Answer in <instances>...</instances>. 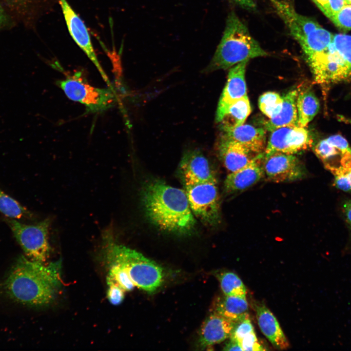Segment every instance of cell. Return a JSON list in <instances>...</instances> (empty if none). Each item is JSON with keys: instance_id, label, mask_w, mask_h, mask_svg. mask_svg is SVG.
I'll return each mask as SVG.
<instances>
[{"instance_id": "cell-29", "label": "cell", "mask_w": 351, "mask_h": 351, "mask_svg": "<svg viewBox=\"0 0 351 351\" xmlns=\"http://www.w3.org/2000/svg\"><path fill=\"white\" fill-rule=\"evenodd\" d=\"M254 332V328L248 312L234 322L230 338L239 342L246 335Z\"/></svg>"}, {"instance_id": "cell-15", "label": "cell", "mask_w": 351, "mask_h": 351, "mask_svg": "<svg viewBox=\"0 0 351 351\" xmlns=\"http://www.w3.org/2000/svg\"><path fill=\"white\" fill-rule=\"evenodd\" d=\"M263 156L264 152L259 154L244 167L229 173L224 183L226 192L234 193L244 191L263 179L265 176Z\"/></svg>"}, {"instance_id": "cell-20", "label": "cell", "mask_w": 351, "mask_h": 351, "mask_svg": "<svg viewBox=\"0 0 351 351\" xmlns=\"http://www.w3.org/2000/svg\"><path fill=\"white\" fill-rule=\"evenodd\" d=\"M298 91H290L283 97L282 107L275 117L269 118L264 123V129L270 132L283 126L298 125L296 99Z\"/></svg>"}, {"instance_id": "cell-8", "label": "cell", "mask_w": 351, "mask_h": 351, "mask_svg": "<svg viewBox=\"0 0 351 351\" xmlns=\"http://www.w3.org/2000/svg\"><path fill=\"white\" fill-rule=\"evenodd\" d=\"M313 151L325 168L334 176L351 171V148L342 136L335 135L320 140Z\"/></svg>"}, {"instance_id": "cell-38", "label": "cell", "mask_w": 351, "mask_h": 351, "mask_svg": "<svg viewBox=\"0 0 351 351\" xmlns=\"http://www.w3.org/2000/svg\"><path fill=\"white\" fill-rule=\"evenodd\" d=\"M320 10L326 14L327 10L329 0H312Z\"/></svg>"}, {"instance_id": "cell-16", "label": "cell", "mask_w": 351, "mask_h": 351, "mask_svg": "<svg viewBox=\"0 0 351 351\" xmlns=\"http://www.w3.org/2000/svg\"><path fill=\"white\" fill-rule=\"evenodd\" d=\"M234 322L212 312L203 322L199 333V347L204 349L229 338Z\"/></svg>"}, {"instance_id": "cell-21", "label": "cell", "mask_w": 351, "mask_h": 351, "mask_svg": "<svg viewBox=\"0 0 351 351\" xmlns=\"http://www.w3.org/2000/svg\"><path fill=\"white\" fill-rule=\"evenodd\" d=\"M248 308L246 297L224 294L214 300L213 312L235 322L248 313Z\"/></svg>"}, {"instance_id": "cell-39", "label": "cell", "mask_w": 351, "mask_h": 351, "mask_svg": "<svg viewBox=\"0 0 351 351\" xmlns=\"http://www.w3.org/2000/svg\"><path fill=\"white\" fill-rule=\"evenodd\" d=\"M4 20V15L3 14L2 10L0 7V24Z\"/></svg>"}, {"instance_id": "cell-34", "label": "cell", "mask_w": 351, "mask_h": 351, "mask_svg": "<svg viewBox=\"0 0 351 351\" xmlns=\"http://www.w3.org/2000/svg\"><path fill=\"white\" fill-rule=\"evenodd\" d=\"M335 186L344 191L351 190V180L347 174L336 176L334 180Z\"/></svg>"}, {"instance_id": "cell-6", "label": "cell", "mask_w": 351, "mask_h": 351, "mask_svg": "<svg viewBox=\"0 0 351 351\" xmlns=\"http://www.w3.org/2000/svg\"><path fill=\"white\" fill-rule=\"evenodd\" d=\"M6 222L27 258L44 263L49 257L50 250L48 235L51 218H46L31 225L11 218H7Z\"/></svg>"}, {"instance_id": "cell-4", "label": "cell", "mask_w": 351, "mask_h": 351, "mask_svg": "<svg viewBox=\"0 0 351 351\" xmlns=\"http://www.w3.org/2000/svg\"><path fill=\"white\" fill-rule=\"evenodd\" d=\"M104 253L109 264H117L123 268L135 286L153 292L163 281L162 268L141 253L115 242L110 229L103 234Z\"/></svg>"}, {"instance_id": "cell-13", "label": "cell", "mask_w": 351, "mask_h": 351, "mask_svg": "<svg viewBox=\"0 0 351 351\" xmlns=\"http://www.w3.org/2000/svg\"><path fill=\"white\" fill-rule=\"evenodd\" d=\"M248 61H243L230 70L226 85L218 104L216 114L217 122L221 121L233 103L247 96L245 74Z\"/></svg>"}, {"instance_id": "cell-37", "label": "cell", "mask_w": 351, "mask_h": 351, "mask_svg": "<svg viewBox=\"0 0 351 351\" xmlns=\"http://www.w3.org/2000/svg\"><path fill=\"white\" fill-rule=\"evenodd\" d=\"M343 210L347 222L351 228V200L344 204Z\"/></svg>"}, {"instance_id": "cell-19", "label": "cell", "mask_w": 351, "mask_h": 351, "mask_svg": "<svg viewBox=\"0 0 351 351\" xmlns=\"http://www.w3.org/2000/svg\"><path fill=\"white\" fill-rule=\"evenodd\" d=\"M254 310L259 327L271 343L278 350L288 348L289 342L271 311L262 304L255 305Z\"/></svg>"}, {"instance_id": "cell-40", "label": "cell", "mask_w": 351, "mask_h": 351, "mask_svg": "<svg viewBox=\"0 0 351 351\" xmlns=\"http://www.w3.org/2000/svg\"><path fill=\"white\" fill-rule=\"evenodd\" d=\"M339 118L341 119V120L344 121V122H346L347 123H348L351 124V121L348 119L347 118H345V117H340Z\"/></svg>"}, {"instance_id": "cell-18", "label": "cell", "mask_w": 351, "mask_h": 351, "mask_svg": "<svg viewBox=\"0 0 351 351\" xmlns=\"http://www.w3.org/2000/svg\"><path fill=\"white\" fill-rule=\"evenodd\" d=\"M218 154L220 160L229 173L244 167L258 155L243 145L223 136L218 145Z\"/></svg>"}, {"instance_id": "cell-14", "label": "cell", "mask_w": 351, "mask_h": 351, "mask_svg": "<svg viewBox=\"0 0 351 351\" xmlns=\"http://www.w3.org/2000/svg\"><path fill=\"white\" fill-rule=\"evenodd\" d=\"M179 171L184 185L216 179L208 160L198 150L185 154L180 162Z\"/></svg>"}, {"instance_id": "cell-31", "label": "cell", "mask_w": 351, "mask_h": 351, "mask_svg": "<svg viewBox=\"0 0 351 351\" xmlns=\"http://www.w3.org/2000/svg\"><path fill=\"white\" fill-rule=\"evenodd\" d=\"M107 283L108 286L107 297L109 302L114 305L121 304L124 298L125 291L108 276Z\"/></svg>"}, {"instance_id": "cell-17", "label": "cell", "mask_w": 351, "mask_h": 351, "mask_svg": "<svg viewBox=\"0 0 351 351\" xmlns=\"http://www.w3.org/2000/svg\"><path fill=\"white\" fill-rule=\"evenodd\" d=\"M222 136L237 142L256 154L266 148L265 129L250 124H242L234 128L222 129Z\"/></svg>"}, {"instance_id": "cell-36", "label": "cell", "mask_w": 351, "mask_h": 351, "mask_svg": "<svg viewBox=\"0 0 351 351\" xmlns=\"http://www.w3.org/2000/svg\"><path fill=\"white\" fill-rule=\"evenodd\" d=\"M230 340L225 344L223 350L225 351H242L239 342L233 339L229 338Z\"/></svg>"}, {"instance_id": "cell-7", "label": "cell", "mask_w": 351, "mask_h": 351, "mask_svg": "<svg viewBox=\"0 0 351 351\" xmlns=\"http://www.w3.org/2000/svg\"><path fill=\"white\" fill-rule=\"evenodd\" d=\"M216 179L185 184L186 193L191 211L203 223L211 226L220 222V200Z\"/></svg>"}, {"instance_id": "cell-1", "label": "cell", "mask_w": 351, "mask_h": 351, "mask_svg": "<svg viewBox=\"0 0 351 351\" xmlns=\"http://www.w3.org/2000/svg\"><path fill=\"white\" fill-rule=\"evenodd\" d=\"M61 261L44 265L23 256L11 270L4 284L5 292L16 302L30 306L50 303L61 285Z\"/></svg>"}, {"instance_id": "cell-10", "label": "cell", "mask_w": 351, "mask_h": 351, "mask_svg": "<svg viewBox=\"0 0 351 351\" xmlns=\"http://www.w3.org/2000/svg\"><path fill=\"white\" fill-rule=\"evenodd\" d=\"M264 152L294 155L308 149L312 139L306 127L286 126L272 131Z\"/></svg>"}, {"instance_id": "cell-42", "label": "cell", "mask_w": 351, "mask_h": 351, "mask_svg": "<svg viewBox=\"0 0 351 351\" xmlns=\"http://www.w3.org/2000/svg\"><path fill=\"white\" fill-rule=\"evenodd\" d=\"M348 176H349L350 179L351 180V171L347 173Z\"/></svg>"}, {"instance_id": "cell-30", "label": "cell", "mask_w": 351, "mask_h": 351, "mask_svg": "<svg viewBox=\"0 0 351 351\" xmlns=\"http://www.w3.org/2000/svg\"><path fill=\"white\" fill-rule=\"evenodd\" d=\"M338 28L344 30L351 29V4H346L331 19Z\"/></svg>"}, {"instance_id": "cell-35", "label": "cell", "mask_w": 351, "mask_h": 351, "mask_svg": "<svg viewBox=\"0 0 351 351\" xmlns=\"http://www.w3.org/2000/svg\"><path fill=\"white\" fill-rule=\"evenodd\" d=\"M231 2L248 11L256 9V0H229Z\"/></svg>"}, {"instance_id": "cell-33", "label": "cell", "mask_w": 351, "mask_h": 351, "mask_svg": "<svg viewBox=\"0 0 351 351\" xmlns=\"http://www.w3.org/2000/svg\"><path fill=\"white\" fill-rule=\"evenodd\" d=\"M346 4L345 0H329L326 14L330 20Z\"/></svg>"}, {"instance_id": "cell-11", "label": "cell", "mask_w": 351, "mask_h": 351, "mask_svg": "<svg viewBox=\"0 0 351 351\" xmlns=\"http://www.w3.org/2000/svg\"><path fill=\"white\" fill-rule=\"evenodd\" d=\"M263 165L265 176L274 182L294 181L303 178L306 176L304 165L292 154L264 153Z\"/></svg>"}, {"instance_id": "cell-23", "label": "cell", "mask_w": 351, "mask_h": 351, "mask_svg": "<svg viewBox=\"0 0 351 351\" xmlns=\"http://www.w3.org/2000/svg\"><path fill=\"white\" fill-rule=\"evenodd\" d=\"M251 107L248 96L233 103L220 123L222 129L234 128L244 124L250 114Z\"/></svg>"}, {"instance_id": "cell-3", "label": "cell", "mask_w": 351, "mask_h": 351, "mask_svg": "<svg viewBox=\"0 0 351 351\" xmlns=\"http://www.w3.org/2000/svg\"><path fill=\"white\" fill-rule=\"evenodd\" d=\"M268 55L234 11L229 13L222 39L206 72L226 69L243 61Z\"/></svg>"}, {"instance_id": "cell-43", "label": "cell", "mask_w": 351, "mask_h": 351, "mask_svg": "<svg viewBox=\"0 0 351 351\" xmlns=\"http://www.w3.org/2000/svg\"><path fill=\"white\" fill-rule=\"evenodd\" d=\"M347 119L351 121V118H347Z\"/></svg>"}, {"instance_id": "cell-9", "label": "cell", "mask_w": 351, "mask_h": 351, "mask_svg": "<svg viewBox=\"0 0 351 351\" xmlns=\"http://www.w3.org/2000/svg\"><path fill=\"white\" fill-rule=\"evenodd\" d=\"M269 1L291 35L298 42L302 50L304 49L320 25L315 20L297 13L292 0Z\"/></svg>"}, {"instance_id": "cell-28", "label": "cell", "mask_w": 351, "mask_h": 351, "mask_svg": "<svg viewBox=\"0 0 351 351\" xmlns=\"http://www.w3.org/2000/svg\"><path fill=\"white\" fill-rule=\"evenodd\" d=\"M335 49L346 62L351 72V36L345 34L333 35Z\"/></svg>"}, {"instance_id": "cell-25", "label": "cell", "mask_w": 351, "mask_h": 351, "mask_svg": "<svg viewBox=\"0 0 351 351\" xmlns=\"http://www.w3.org/2000/svg\"><path fill=\"white\" fill-rule=\"evenodd\" d=\"M0 212L8 218L17 219L31 216V213L24 207L0 189Z\"/></svg>"}, {"instance_id": "cell-32", "label": "cell", "mask_w": 351, "mask_h": 351, "mask_svg": "<svg viewBox=\"0 0 351 351\" xmlns=\"http://www.w3.org/2000/svg\"><path fill=\"white\" fill-rule=\"evenodd\" d=\"M239 343L242 351H256L266 350L258 342L255 332L246 335L239 341Z\"/></svg>"}, {"instance_id": "cell-27", "label": "cell", "mask_w": 351, "mask_h": 351, "mask_svg": "<svg viewBox=\"0 0 351 351\" xmlns=\"http://www.w3.org/2000/svg\"><path fill=\"white\" fill-rule=\"evenodd\" d=\"M108 276L116 282L125 292L130 291L135 287L126 271L117 264H109Z\"/></svg>"}, {"instance_id": "cell-2", "label": "cell", "mask_w": 351, "mask_h": 351, "mask_svg": "<svg viewBox=\"0 0 351 351\" xmlns=\"http://www.w3.org/2000/svg\"><path fill=\"white\" fill-rule=\"evenodd\" d=\"M141 200L148 218L159 229L179 234L195 229L196 220L184 190L152 180L144 185Z\"/></svg>"}, {"instance_id": "cell-12", "label": "cell", "mask_w": 351, "mask_h": 351, "mask_svg": "<svg viewBox=\"0 0 351 351\" xmlns=\"http://www.w3.org/2000/svg\"><path fill=\"white\" fill-rule=\"evenodd\" d=\"M58 0L70 35L76 44L95 65L103 79L112 88L110 80L97 57L90 34L84 23L66 0Z\"/></svg>"}, {"instance_id": "cell-5", "label": "cell", "mask_w": 351, "mask_h": 351, "mask_svg": "<svg viewBox=\"0 0 351 351\" xmlns=\"http://www.w3.org/2000/svg\"><path fill=\"white\" fill-rule=\"evenodd\" d=\"M57 83L68 98L84 105L90 113H99L108 109L113 106L116 100L112 89L91 85L78 72L67 74Z\"/></svg>"}, {"instance_id": "cell-22", "label": "cell", "mask_w": 351, "mask_h": 351, "mask_svg": "<svg viewBox=\"0 0 351 351\" xmlns=\"http://www.w3.org/2000/svg\"><path fill=\"white\" fill-rule=\"evenodd\" d=\"M319 100L312 90L305 88L298 92L296 107L298 125L306 127L319 110Z\"/></svg>"}, {"instance_id": "cell-26", "label": "cell", "mask_w": 351, "mask_h": 351, "mask_svg": "<svg viewBox=\"0 0 351 351\" xmlns=\"http://www.w3.org/2000/svg\"><path fill=\"white\" fill-rule=\"evenodd\" d=\"M283 98L274 92H267L260 96L258 106L262 113L269 118L277 116L282 107Z\"/></svg>"}, {"instance_id": "cell-41", "label": "cell", "mask_w": 351, "mask_h": 351, "mask_svg": "<svg viewBox=\"0 0 351 351\" xmlns=\"http://www.w3.org/2000/svg\"><path fill=\"white\" fill-rule=\"evenodd\" d=\"M346 2L348 4H351V0H345Z\"/></svg>"}, {"instance_id": "cell-24", "label": "cell", "mask_w": 351, "mask_h": 351, "mask_svg": "<svg viewBox=\"0 0 351 351\" xmlns=\"http://www.w3.org/2000/svg\"><path fill=\"white\" fill-rule=\"evenodd\" d=\"M216 277L224 294L246 297V288L236 274L225 272L218 274Z\"/></svg>"}]
</instances>
